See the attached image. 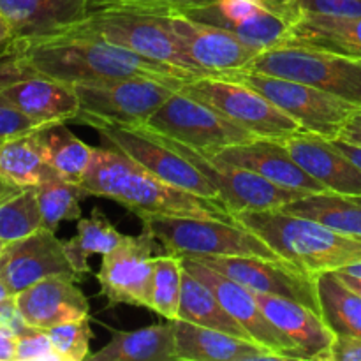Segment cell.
I'll list each match as a JSON object with an SVG mask.
<instances>
[{
    "label": "cell",
    "mask_w": 361,
    "mask_h": 361,
    "mask_svg": "<svg viewBox=\"0 0 361 361\" xmlns=\"http://www.w3.org/2000/svg\"><path fill=\"white\" fill-rule=\"evenodd\" d=\"M337 274V277L341 279L342 282H344L348 288H351L353 291L358 293L361 296V279L360 277H355V275H349V274H344V271H335Z\"/></svg>",
    "instance_id": "48"
},
{
    "label": "cell",
    "mask_w": 361,
    "mask_h": 361,
    "mask_svg": "<svg viewBox=\"0 0 361 361\" xmlns=\"http://www.w3.org/2000/svg\"><path fill=\"white\" fill-rule=\"evenodd\" d=\"M0 99L46 126L71 122L80 109L73 85L30 73L14 74L2 81Z\"/></svg>",
    "instance_id": "19"
},
{
    "label": "cell",
    "mask_w": 361,
    "mask_h": 361,
    "mask_svg": "<svg viewBox=\"0 0 361 361\" xmlns=\"http://www.w3.org/2000/svg\"><path fill=\"white\" fill-rule=\"evenodd\" d=\"M42 150L53 171L63 180L81 183L83 176L90 168L94 147L81 141L63 123L44 127L39 130Z\"/></svg>",
    "instance_id": "33"
},
{
    "label": "cell",
    "mask_w": 361,
    "mask_h": 361,
    "mask_svg": "<svg viewBox=\"0 0 361 361\" xmlns=\"http://www.w3.org/2000/svg\"><path fill=\"white\" fill-rule=\"evenodd\" d=\"M74 282L78 281L55 275L16 293L14 303L25 323L37 330H49L62 323L88 317V298Z\"/></svg>",
    "instance_id": "20"
},
{
    "label": "cell",
    "mask_w": 361,
    "mask_h": 361,
    "mask_svg": "<svg viewBox=\"0 0 361 361\" xmlns=\"http://www.w3.org/2000/svg\"><path fill=\"white\" fill-rule=\"evenodd\" d=\"M13 39H14L13 28H11L9 21L4 18V14L0 13V48H4V46L9 44Z\"/></svg>",
    "instance_id": "47"
},
{
    "label": "cell",
    "mask_w": 361,
    "mask_h": 361,
    "mask_svg": "<svg viewBox=\"0 0 361 361\" xmlns=\"http://www.w3.org/2000/svg\"><path fill=\"white\" fill-rule=\"evenodd\" d=\"M330 361H361V338L335 335L330 349Z\"/></svg>",
    "instance_id": "42"
},
{
    "label": "cell",
    "mask_w": 361,
    "mask_h": 361,
    "mask_svg": "<svg viewBox=\"0 0 361 361\" xmlns=\"http://www.w3.org/2000/svg\"><path fill=\"white\" fill-rule=\"evenodd\" d=\"M16 361H60L48 331L30 328L18 335Z\"/></svg>",
    "instance_id": "39"
},
{
    "label": "cell",
    "mask_w": 361,
    "mask_h": 361,
    "mask_svg": "<svg viewBox=\"0 0 361 361\" xmlns=\"http://www.w3.org/2000/svg\"><path fill=\"white\" fill-rule=\"evenodd\" d=\"M13 291H11L9 289V286L6 284V282H4V279L0 277V303L2 302H6V300H9V298H13Z\"/></svg>",
    "instance_id": "51"
},
{
    "label": "cell",
    "mask_w": 361,
    "mask_h": 361,
    "mask_svg": "<svg viewBox=\"0 0 361 361\" xmlns=\"http://www.w3.org/2000/svg\"><path fill=\"white\" fill-rule=\"evenodd\" d=\"M4 249H6V243H4V242H2V240H0V254H2V252H4Z\"/></svg>",
    "instance_id": "52"
},
{
    "label": "cell",
    "mask_w": 361,
    "mask_h": 361,
    "mask_svg": "<svg viewBox=\"0 0 361 361\" xmlns=\"http://www.w3.org/2000/svg\"><path fill=\"white\" fill-rule=\"evenodd\" d=\"M35 194L46 229L56 231L62 222L80 221L83 217L80 201L87 196V192L81 183L55 176L35 187Z\"/></svg>",
    "instance_id": "34"
},
{
    "label": "cell",
    "mask_w": 361,
    "mask_h": 361,
    "mask_svg": "<svg viewBox=\"0 0 361 361\" xmlns=\"http://www.w3.org/2000/svg\"><path fill=\"white\" fill-rule=\"evenodd\" d=\"M176 360L187 361H256L281 360L275 353L247 338L175 319Z\"/></svg>",
    "instance_id": "24"
},
{
    "label": "cell",
    "mask_w": 361,
    "mask_h": 361,
    "mask_svg": "<svg viewBox=\"0 0 361 361\" xmlns=\"http://www.w3.org/2000/svg\"><path fill=\"white\" fill-rule=\"evenodd\" d=\"M342 154L348 155L353 162L361 169V145H355V143H349V141L341 140V137H335V140H330Z\"/></svg>",
    "instance_id": "46"
},
{
    "label": "cell",
    "mask_w": 361,
    "mask_h": 361,
    "mask_svg": "<svg viewBox=\"0 0 361 361\" xmlns=\"http://www.w3.org/2000/svg\"><path fill=\"white\" fill-rule=\"evenodd\" d=\"M18 190H21L20 187L13 185V183L6 182L4 178H0V203H2L4 200H7V197H11L13 194H16Z\"/></svg>",
    "instance_id": "49"
},
{
    "label": "cell",
    "mask_w": 361,
    "mask_h": 361,
    "mask_svg": "<svg viewBox=\"0 0 361 361\" xmlns=\"http://www.w3.org/2000/svg\"><path fill=\"white\" fill-rule=\"evenodd\" d=\"M291 6L300 14H324V16L361 18V0H291Z\"/></svg>",
    "instance_id": "40"
},
{
    "label": "cell",
    "mask_w": 361,
    "mask_h": 361,
    "mask_svg": "<svg viewBox=\"0 0 361 361\" xmlns=\"http://www.w3.org/2000/svg\"><path fill=\"white\" fill-rule=\"evenodd\" d=\"M321 317L335 335L361 338V296L337 277L335 271L316 274Z\"/></svg>",
    "instance_id": "31"
},
{
    "label": "cell",
    "mask_w": 361,
    "mask_h": 361,
    "mask_svg": "<svg viewBox=\"0 0 361 361\" xmlns=\"http://www.w3.org/2000/svg\"><path fill=\"white\" fill-rule=\"evenodd\" d=\"M219 78L238 81L254 88L298 122L303 130L323 136L324 140H335L341 136L345 122L356 109H360L321 88L288 78L252 71H233Z\"/></svg>",
    "instance_id": "7"
},
{
    "label": "cell",
    "mask_w": 361,
    "mask_h": 361,
    "mask_svg": "<svg viewBox=\"0 0 361 361\" xmlns=\"http://www.w3.org/2000/svg\"><path fill=\"white\" fill-rule=\"evenodd\" d=\"M101 134V147L120 152L133 159L147 171L164 180L169 185L189 190L208 200H219V190L201 171H197L185 157L162 143L161 140L148 133L145 127H126L102 123L95 127Z\"/></svg>",
    "instance_id": "12"
},
{
    "label": "cell",
    "mask_w": 361,
    "mask_h": 361,
    "mask_svg": "<svg viewBox=\"0 0 361 361\" xmlns=\"http://www.w3.org/2000/svg\"><path fill=\"white\" fill-rule=\"evenodd\" d=\"M90 0H0L14 39L56 35L88 13Z\"/></svg>",
    "instance_id": "25"
},
{
    "label": "cell",
    "mask_w": 361,
    "mask_h": 361,
    "mask_svg": "<svg viewBox=\"0 0 361 361\" xmlns=\"http://www.w3.org/2000/svg\"><path fill=\"white\" fill-rule=\"evenodd\" d=\"M147 130L162 143L168 145L169 148L178 152L182 157H185L197 171L203 173L214 183L215 189L219 190L221 201L233 214L243 210H275V208H282L291 201L307 196V192L279 185V183L270 182L268 178H263L249 169L217 161L207 152L180 143L164 134L154 133L150 129Z\"/></svg>",
    "instance_id": "10"
},
{
    "label": "cell",
    "mask_w": 361,
    "mask_h": 361,
    "mask_svg": "<svg viewBox=\"0 0 361 361\" xmlns=\"http://www.w3.org/2000/svg\"><path fill=\"white\" fill-rule=\"evenodd\" d=\"M182 263L190 275L203 282L217 296L229 316L238 321L240 326L249 334L252 341L267 348L268 351L275 353L281 360H303L295 342L268 319L250 289L243 288L233 279L204 267L203 263L189 256H182Z\"/></svg>",
    "instance_id": "14"
},
{
    "label": "cell",
    "mask_w": 361,
    "mask_h": 361,
    "mask_svg": "<svg viewBox=\"0 0 361 361\" xmlns=\"http://www.w3.org/2000/svg\"><path fill=\"white\" fill-rule=\"evenodd\" d=\"M60 34L87 35L130 49L137 55L171 63L196 78H215L190 60L169 25L168 16L133 9H92ZM59 35V34H56Z\"/></svg>",
    "instance_id": "4"
},
{
    "label": "cell",
    "mask_w": 361,
    "mask_h": 361,
    "mask_svg": "<svg viewBox=\"0 0 361 361\" xmlns=\"http://www.w3.org/2000/svg\"><path fill=\"white\" fill-rule=\"evenodd\" d=\"M356 197H358V200H360V203H361V196H356Z\"/></svg>",
    "instance_id": "53"
},
{
    "label": "cell",
    "mask_w": 361,
    "mask_h": 361,
    "mask_svg": "<svg viewBox=\"0 0 361 361\" xmlns=\"http://www.w3.org/2000/svg\"><path fill=\"white\" fill-rule=\"evenodd\" d=\"M338 137L349 141V143L361 145V109H356V111L353 113V116L345 122L344 129H342L341 136Z\"/></svg>",
    "instance_id": "44"
},
{
    "label": "cell",
    "mask_w": 361,
    "mask_h": 361,
    "mask_svg": "<svg viewBox=\"0 0 361 361\" xmlns=\"http://www.w3.org/2000/svg\"><path fill=\"white\" fill-rule=\"evenodd\" d=\"M44 228L35 187L18 190L0 203V240L4 243L30 236Z\"/></svg>",
    "instance_id": "36"
},
{
    "label": "cell",
    "mask_w": 361,
    "mask_h": 361,
    "mask_svg": "<svg viewBox=\"0 0 361 361\" xmlns=\"http://www.w3.org/2000/svg\"><path fill=\"white\" fill-rule=\"evenodd\" d=\"M204 267L233 279L256 293L284 296L312 309L321 316L316 275L302 270L286 259L259 256H189Z\"/></svg>",
    "instance_id": "13"
},
{
    "label": "cell",
    "mask_w": 361,
    "mask_h": 361,
    "mask_svg": "<svg viewBox=\"0 0 361 361\" xmlns=\"http://www.w3.org/2000/svg\"><path fill=\"white\" fill-rule=\"evenodd\" d=\"M168 20L190 60L215 78L233 71H243L254 56L259 55V51L224 28L196 21L183 14H171Z\"/></svg>",
    "instance_id": "18"
},
{
    "label": "cell",
    "mask_w": 361,
    "mask_h": 361,
    "mask_svg": "<svg viewBox=\"0 0 361 361\" xmlns=\"http://www.w3.org/2000/svg\"><path fill=\"white\" fill-rule=\"evenodd\" d=\"M176 319L189 321V323L200 324V326L212 328V330L224 331V334L235 335V337L252 341L249 334L240 326L238 321L229 316V312L222 307L217 296L203 282L197 281L194 275H190L185 268H183L182 296H180L178 317Z\"/></svg>",
    "instance_id": "30"
},
{
    "label": "cell",
    "mask_w": 361,
    "mask_h": 361,
    "mask_svg": "<svg viewBox=\"0 0 361 361\" xmlns=\"http://www.w3.org/2000/svg\"><path fill=\"white\" fill-rule=\"evenodd\" d=\"M81 187L87 196L108 197L136 215L221 219L238 224L235 214L222 201L169 185L133 159L106 147L94 148L90 168L81 180Z\"/></svg>",
    "instance_id": "2"
},
{
    "label": "cell",
    "mask_w": 361,
    "mask_h": 361,
    "mask_svg": "<svg viewBox=\"0 0 361 361\" xmlns=\"http://www.w3.org/2000/svg\"><path fill=\"white\" fill-rule=\"evenodd\" d=\"M182 256L171 252L155 256L148 309L157 312L164 319L175 321L178 317L180 296H182Z\"/></svg>",
    "instance_id": "35"
},
{
    "label": "cell",
    "mask_w": 361,
    "mask_h": 361,
    "mask_svg": "<svg viewBox=\"0 0 361 361\" xmlns=\"http://www.w3.org/2000/svg\"><path fill=\"white\" fill-rule=\"evenodd\" d=\"M310 176L323 183L330 192L361 196V169L330 140L300 130L279 140Z\"/></svg>",
    "instance_id": "22"
},
{
    "label": "cell",
    "mask_w": 361,
    "mask_h": 361,
    "mask_svg": "<svg viewBox=\"0 0 361 361\" xmlns=\"http://www.w3.org/2000/svg\"><path fill=\"white\" fill-rule=\"evenodd\" d=\"M252 293L268 319L295 342L303 360L330 361L335 334L319 314L284 296Z\"/></svg>",
    "instance_id": "23"
},
{
    "label": "cell",
    "mask_w": 361,
    "mask_h": 361,
    "mask_svg": "<svg viewBox=\"0 0 361 361\" xmlns=\"http://www.w3.org/2000/svg\"><path fill=\"white\" fill-rule=\"evenodd\" d=\"M44 127L49 126L30 118L28 115L21 113L20 109L14 108L13 104L0 99V143L13 140V137L35 133L39 129H44Z\"/></svg>",
    "instance_id": "41"
},
{
    "label": "cell",
    "mask_w": 361,
    "mask_h": 361,
    "mask_svg": "<svg viewBox=\"0 0 361 361\" xmlns=\"http://www.w3.org/2000/svg\"><path fill=\"white\" fill-rule=\"evenodd\" d=\"M55 275H66L74 281L83 279L67 257L63 242L51 229L42 228L30 236L7 243L0 254V277L13 295Z\"/></svg>",
    "instance_id": "17"
},
{
    "label": "cell",
    "mask_w": 361,
    "mask_h": 361,
    "mask_svg": "<svg viewBox=\"0 0 361 361\" xmlns=\"http://www.w3.org/2000/svg\"><path fill=\"white\" fill-rule=\"evenodd\" d=\"M123 235L109 222L101 208H94L90 217H81L78 221L76 236L63 242L67 257L73 263L78 275H87L90 271L88 259L92 256H104L122 242Z\"/></svg>",
    "instance_id": "32"
},
{
    "label": "cell",
    "mask_w": 361,
    "mask_h": 361,
    "mask_svg": "<svg viewBox=\"0 0 361 361\" xmlns=\"http://www.w3.org/2000/svg\"><path fill=\"white\" fill-rule=\"evenodd\" d=\"M243 71L302 81L361 109V59L284 44L261 51Z\"/></svg>",
    "instance_id": "6"
},
{
    "label": "cell",
    "mask_w": 361,
    "mask_h": 361,
    "mask_svg": "<svg viewBox=\"0 0 361 361\" xmlns=\"http://www.w3.org/2000/svg\"><path fill=\"white\" fill-rule=\"evenodd\" d=\"M145 231L178 256H259L282 259L267 242L242 224L221 219L140 214Z\"/></svg>",
    "instance_id": "5"
},
{
    "label": "cell",
    "mask_w": 361,
    "mask_h": 361,
    "mask_svg": "<svg viewBox=\"0 0 361 361\" xmlns=\"http://www.w3.org/2000/svg\"><path fill=\"white\" fill-rule=\"evenodd\" d=\"M80 109L76 123L97 127L102 123L137 127L175 94L180 87L150 78H127L95 85H74Z\"/></svg>",
    "instance_id": "8"
},
{
    "label": "cell",
    "mask_w": 361,
    "mask_h": 361,
    "mask_svg": "<svg viewBox=\"0 0 361 361\" xmlns=\"http://www.w3.org/2000/svg\"><path fill=\"white\" fill-rule=\"evenodd\" d=\"M90 361H171L176 360L173 321L118 331L101 351L88 355Z\"/></svg>",
    "instance_id": "27"
},
{
    "label": "cell",
    "mask_w": 361,
    "mask_h": 361,
    "mask_svg": "<svg viewBox=\"0 0 361 361\" xmlns=\"http://www.w3.org/2000/svg\"><path fill=\"white\" fill-rule=\"evenodd\" d=\"M180 90L263 140L279 141L303 130L298 122L286 115L263 94L238 81L226 78H196L185 81Z\"/></svg>",
    "instance_id": "9"
},
{
    "label": "cell",
    "mask_w": 361,
    "mask_h": 361,
    "mask_svg": "<svg viewBox=\"0 0 361 361\" xmlns=\"http://www.w3.org/2000/svg\"><path fill=\"white\" fill-rule=\"evenodd\" d=\"M155 242L157 240L143 229L140 236L123 235L122 242L102 256L95 277L101 286V295L111 305L129 303L148 309Z\"/></svg>",
    "instance_id": "15"
},
{
    "label": "cell",
    "mask_w": 361,
    "mask_h": 361,
    "mask_svg": "<svg viewBox=\"0 0 361 361\" xmlns=\"http://www.w3.org/2000/svg\"><path fill=\"white\" fill-rule=\"evenodd\" d=\"M183 16L235 34L256 51L284 46L291 25L259 0H212L190 7Z\"/></svg>",
    "instance_id": "16"
},
{
    "label": "cell",
    "mask_w": 361,
    "mask_h": 361,
    "mask_svg": "<svg viewBox=\"0 0 361 361\" xmlns=\"http://www.w3.org/2000/svg\"><path fill=\"white\" fill-rule=\"evenodd\" d=\"M281 210L312 219L335 231L361 238V203L356 196H345L330 190L307 194L284 204Z\"/></svg>",
    "instance_id": "29"
},
{
    "label": "cell",
    "mask_w": 361,
    "mask_h": 361,
    "mask_svg": "<svg viewBox=\"0 0 361 361\" xmlns=\"http://www.w3.org/2000/svg\"><path fill=\"white\" fill-rule=\"evenodd\" d=\"M235 219L256 233L282 259L309 274L335 271L361 261V238L335 231L312 219L281 208L236 212Z\"/></svg>",
    "instance_id": "3"
},
{
    "label": "cell",
    "mask_w": 361,
    "mask_h": 361,
    "mask_svg": "<svg viewBox=\"0 0 361 361\" xmlns=\"http://www.w3.org/2000/svg\"><path fill=\"white\" fill-rule=\"evenodd\" d=\"M20 73H23V71H21L20 67L14 63V59H13V62L7 63V66H4V67H0V83H2V81H6L7 78L14 76V74H20Z\"/></svg>",
    "instance_id": "50"
},
{
    "label": "cell",
    "mask_w": 361,
    "mask_h": 361,
    "mask_svg": "<svg viewBox=\"0 0 361 361\" xmlns=\"http://www.w3.org/2000/svg\"><path fill=\"white\" fill-rule=\"evenodd\" d=\"M210 155L217 161L249 169L263 178H268L270 182L289 187V189L302 190L307 194L326 192L328 190L323 183L317 182L305 169L300 168L298 162L291 157L284 145L275 140L257 137L249 143L226 147Z\"/></svg>",
    "instance_id": "21"
},
{
    "label": "cell",
    "mask_w": 361,
    "mask_h": 361,
    "mask_svg": "<svg viewBox=\"0 0 361 361\" xmlns=\"http://www.w3.org/2000/svg\"><path fill=\"white\" fill-rule=\"evenodd\" d=\"M183 145L215 154L226 147L257 140L250 130L221 115L204 102L176 90L145 126Z\"/></svg>",
    "instance_id": "11"
},
{
    "label": "cell",
    "mask_w": 361,
    "mask_h": 361,
    "mask_svg": "<svg viewBox=\"0 0 361 361\" xmlns=\"http://www.w3.org/2000/svg\"><path fill=\"white\" fill-rule=\"evenodd\" d=\"M207 2H212V0H90L88 11L115 7V9H133L161 14V16H171V14H183L190 7Z\"/></svg>",
    "instance_id": "38"
},
{
    "label": "cell",
    "mask_w": 361,
    "mask_h": 361,
    "mask_svg": "<svg viewBox=\"0 0 361 361\" xmlns=\"http://www.w3.org/2000/svg\"><path fill=\"white\" fill-rule=\"evenodd\" d=\"M18 335L7 326L0 324V361L16 360Z\"/></svg>",
    "instance_id": "43"
},
{
    "label": "cell",
    "mask_w": 361,
    "mask_h": 361,
    "mask_svg": "<svg viewBox=\"0 0 361 361\" xmlns=\"http://www.w3.org/2000/svg\"><path fill=\"white\" fill-rule=\"evenodd\" d=\"M46 331L51 338V344L60 361H83L90 355V342L94 334H92L88 317L62 323Z\"/></svg>",
    "instance_id": "37"
},
{
    "label": "cell",
    "mask_w": 361,
    "mask_h": 361,
    "mask_svg": "<svg viewBox=\"0 0 361 361\" xmlns=\"http://www.w3.org/2000/svg\"><path fill=\"white\" fill-rule=\"evenodd\" d=\"M259 2L267 6L270 11H274L275 14L284 18L289 25L296 21V13L291 6V0H259Z\"/></svg>",
    "instance_id": "45"
},
{
    "label": "cell",
    "mask_w": 361,
    "mask_h": 361,
    "mask_svg": "<svg viewBox=\"0 0 361 361\" xmlns=\"http://www.w3.org/2000/svg\"><path fill=\"white\" fill-rule=\"evenodd\" d=\"M14 63L23 73L39 74L67 85H95L127 78H150L182 88L196 80L171 63L137 55L130 49L87 35L59 34L37 39H13Z\"/></svg>",
    "instance_id": "1"
},
{
    "label": "cell",
    "mask_w": 361,
    "mask_h": 361,
    "mask_svg": "<svg viewBox=\"0 0 361 361\" xmlns=\"http://www.w3.org/2000/svg\"><path fill=\"white\" fill-rule=\"evenodd\" d=\"M39 130L0 143V178L27 189L59 176L46 161Z\"/></svg>",
    "instance_id": "28"
},
{
    "label": "cell",
    "mask_w": 361,
    "mask_h": 361,
    "mask_svg": "<svg viewBox=\"0 0 361 361\" xmlns=\"http://www.w3.org/2000/svg\"><path fill=\"white\" fill-rule=\"evenodd\" d=\"M286 44L361 59V18L300 14Z\"/></svg>",
    "instance_id": "26"
}]
</instances>
